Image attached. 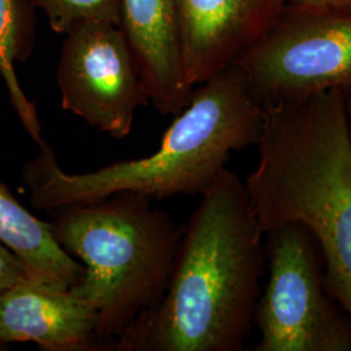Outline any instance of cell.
I'll list each match as a JSON object with an SVG mask.
<instances>
[{
  "label": "cell",
  "instance_id": "cell-16",
  "mask_svg": "<svg viewBox=\"0 0 351 351\" xmlns=\"http://www.w3.org/2000/svg\"><path fill=\"white\" fill-rule=\"evenodd\" d=\"M346 104H348V113H349V124H350L351 132V97H346Z\"/></svg>",
  "mask_w": 351,
  "mask_h": 351
},
{
  "label": "cell",
  "instance_id": "cell-1",
  "mask_svg": "<svg viewBox=\"0 0 351 351\" xmlns=\"http://www.w3.org/2000/svg\"><path fill=\"white\" fill-rule=\"evenodd\" d=\"M265 267V234L245 182L226 168L182 230L162 300L126 328L112 350H243Z\"/></svg>",
  "mask_w": 351,
  "mask_h": 351
},
{
  "label": "cell",
  "instance_id": "cell-14",
  "mask_svg": "<svg viewBox=\"0 0 351 351\" xmlns=\"http://www.w3.org/2000/svg\"><path fill=\"white\" fill-rule=\"evenodd\" d=\"M29 278L25 265L0 242V293Z\"/></svg>",
  "mask_w": 351,
  "mask_h": 351
},
{
  "label": "cell",
  "instance_id": "cell-3",
  "mask_svg": "<svg viewBox=\"0 0 351 351\" xmlns=\"http://www.w3.org/2000/svg\"><path fill=\"white\" fill-rule=\"evenodd\" d=\"M173 117L154 154L82 173L65 172L43 141L23 169L30 204L49 213L116 193H136L154 201L201 195L234 152L258 145L264 107L243 71L233 64L197 85L188 106Z\"/></svg>",
  "mask_w": 351,
  "mask_h": 351
},
{
  "label": "cell",
  "instance_id": "cell-13",
  "mask_svg": "<svg viewBox=\"0 0 351 351\" xmlns=\"http://www.w3.org/2000/svg\"><path fill=\"white\" fill-rule=\"evenodd\" d=\"M32 8L40 10L49 19L51 29L66 34L86 23L120 25L121 0H25Z\"/></svg>",
  "mask_w": 351,
  "mask_h": 351
},
{
  "label": "cell",
  "instance_id": "cell-10",
  "mask_svg": "<svg viewBox=\"0 0 351 351\" xmlns=\"http://www.w3.org/2000/svg\"><path fill=\"white\" fill-rule=\"evenodd\" d=\"M150 104L176 116L191 99L181 49L178 0H121V23Z\"/></svg>",
  "mask_w": 351,
  "mask_h": 351
},
{
  "label": "cell",
  "instance_id": "cell-12",
  "mask_svg": "<svg viewBox=\"0 0 351 351\" xmlns=\"http://www.w3.org/2000/svg\"><path fill=\"white\" fill-rule=\"evenodd\" d=\"M30 8L25 0H0V75L26 133L40 145L45 139L36 103L26 97L16 73V64L25 60L33 46Z\"/></svg>",
  "mask_w": 351,
  "mask_h": 351
},
{
  "label": "cell",
  "instance_id": "cell-15",
  "mask_svg": "<svg viewBox=\"0 0 351 351\" xmlns=\"http://www.w3.org/2000/svg\"><path fill=\"white\" fill-rule=\"evenodd\" d=\"M288 3L316 8H351V0H288Z\"/></svg>",
  "mask_w": 351,
  "mask_h": 351
},
{
  "label": "cell",
  "instance_id": "cell-8",
  "mask_svg": "<svg viewBox=\"0 0 351 351\" xmlns=\"http://www.w3.org/2000/svg\"><path fill=\"white\" fill-rule=\"evenodd\" d=\"M288 0H178L182 60L195 88L233 65L274 25Z\"/></svg>",
  "mask_w": 351,
  "mask_h": 351
},
{
  "label": "cell",
  "instance_id": "cell-11",
  "mask_svg": "<svg viewBox=\"0 0 351 351\" xmlns=\"http://www.w3.org/2000/svg\"><path fill=\"white\" fill-rule=\"evenodd\" d=\"M0 242L25 265L30 280L71 289L84 267L58 243L51 223L36 217L0 182Z\"/></svg>",
  "mask_w": 351,
  "mask_h": 351
},
{
  "label": "cell",
  "instance_id": "cell-6",
  "mask_svg": "<svg viewBox=\"0 0 351 351\" xmlns=\"http://www.w3.org/2000/svg\"><path fill=\"white\" fill-rule=\"evenodd\" d=\"M234 64L263 107L324 91L351 97V8L288 3Z\"/></svg>",
  "mask_w": 351,
  "mask_h": 351
},
{
  "label": "cell",
  "instance_id": "cell-9",
  "mask_svg": "<svg viewBox=\"0 0 351 351\" xmlns=\"http://www.w3.org/2000/svg\"><path fill=\"white\" fill-rule=\"evenodd\" d=\"M13 342L43 351L104 350L88 303L71 289L30 278L0 293V350Z\"/></svg>",
  "mask_w": 351,
  "mask_h": 351
},
{
  "label": "cell",
  "instance_id": "cell-4",
  "mask_svg": "<svg viewBox=\"0 0 351 351\" xmlns=\"http://www.w3.org/2000/svg\"><path fill=\"white\" fill-rule=\"evenodd\" d=\"M49 215L58 243L84 267L71 290L95 310L97 337L108 350L162 300L182 229L154 199L136 193L68 204Z\"/></svg>",
  "mask_w": 351,
  "mask_h": 351
},
{
  "label": "cell",
  "instance_id": "cell-2",
  "mask_svg": "<svg viewBox=\"0 0 351 351\" xmlns=\"http://www.w3.org/2000/svg\"><path fill=\"white\" fill-rule=\"evenodd\" d=\"M243 181L264 234L297 223L317 241L328 288L351 320V132L341 91L264 107Z\"/></svg>",
  "mask_w": 351,
  "mask_h": 351
},
{
  "label": "cell",
  "instance_id": "cell-7",
  "mask_svg": "<svg viewBox=\"0 0 351 351\" xmlns=\"http://www.w3.org/2000/svg\"><path fill=\"white\" fill-rule=\"evenodd\" d=\"M64 111L113 139L132 133L150 106L138 65L120 25L86 23L65 34L56 69Z\"/></svg>",
  "mask_w": 351,
  "mask_h": 351
},
{
  "label": "cell",
  "instance_id": "cell-5",
  "mask_svg": "<svg viewBox=\"0 0 351 351\" xmlns=\"http://www.w3.org/2000/svg\"><path fill=\"white\" fill-rule=\"evenodd\" d=\"M265 282L254 317L255 351H351V320L328 288L323 252L297 223L265 234Z\"/></svg>",
  "mask_w": 351,
  "mask_h": 351
}]
</instances>
